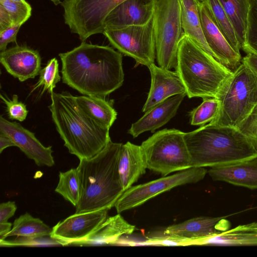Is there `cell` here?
I'll list each match as a JSON object with an SVG mask.
<instances>
[{"label":"cell","mask_w":257,"mask_h":257,"mask_svg":"<svg viewBox=\"0 0 257 257\" xmlns=\"http://www.w3.org/2000/svg\"><path fill=\"white\" fill-rule=\"evenodd\" d=\"M59 56L63 82L83 95L104 97L123 84L122 55L112 47L83 41Z\"/></svg>","instance_id":"cell-1"},{"label":"cell","mask_w":257,"mask_h":257,"mask_svg":"<svg viewBox=\"0 0 257 257\" xmlns=\"http://www.w3.org/2000/svg\"><path fill=\"white\" fill-rule=\"evenodd\" d=\"M49 108L56 128L69 152L80 160L100 152L111 141L109 128L87 115L69 92H52Z\"/></svg>","instance_id":"cell-2"},{"label":"cell","mask_w":257,"mask_h":257,"mask_svg":"<svg viewBox=\"0 0 257 257\" xmlns=\"http://www.w3.org/2000/svg\"><path fill=\"white\" fill-rule=\"evenodd\" d=\"M122 144L110 141L93 157L80 160L76 169L81 196L76 212L109 210L124 192L118 169Z\"/></svg>","instance_id":"cell-3"},{"label":"cell","mask_w":257,"mask_h":257,"mask_svg":"<svg viewBox=\"0 0 257 257\" xmlns=\"http://www.w3.org/2000/svg\"><path fill=\"white\" fill-rule=\"evenodd\" d=\"M191 167L223 166L251 159L257 152L237 128L209 123L184 133Z\"/></svg>","instance_id":"cell-4"},{"label":"cell","mask_w":257,"mask_h":257,"mask_svg":"<svg viewBox=\"0 0 257 257\" xmlns=\"http://www.w3.org/2000/svg\"><path fill=\"white\" fill-rule=\"evenodd\" d=\"M176 72L189 98L215 97L232 71L204 51L184 34L179 43Z\"/></svg>","instance_id":"cell-5"},{"label":"cell","mask_w":257,"mask_h":257,"mask_svg":"<svg viewBox=\"0 0 257 257\" xmlns=\"http://www.w3.org/2000/svg\"><path fill=\"white\" fill-rule=\"evenodd\" d=\"M216 117L210 123L237 128L257 104V75L242 63L221 86Z\"/></svg>","instance_id":"cell-6"},{"label":"cell","mask_w":257,"mask_h":257,"mask_svg":"<svg viewBox=\"0 0 257 257\" xmlns=\"http://www.w3.org/2000/svg\"><path fill=\"white\" fill-rule=\"evenodd\" d=\"M184 133L175 128L158 131L141 145L147 169L167 176L191 167Z\"/></svg>","instance_id":"cell-7"},{"label":"cell","mask_w":257,"mask_h":257,"mask_svg":"<svg viewBox=\"0 0 257 257\" xmlns=\"http://www.w3.org/2000/svg\"><path fill=\"white\" fill-rule=\"evenodd\" d=\"M153 15L156 58L159 66L175 68L184 32L180 0H153Z\"/></svg>","instance_id":"cell-8"},{"label":"cell","mask_w":257,"mask_h":257,"mask_svg":"<svg viewBox=\"0 0 257 257\" xmlns=\"http://www.w3.org/2000/svg\"><path fill=\"white\" fill-rule=\"evenodd\" d=\"M103 34L118 52L148 67L154 63L156 44L153 18L147 23L115 29H106Z\"/></svg>","instance_id":"cell-9"},{"label":"cell","mask_w":257,"mask_h":257,"mask_svg":"<svg viewBox=\"0 0 257 257\" xmlns=\"http://www.w3.org/2000/svg\"><path fill=\"white\" fill-rule=\"evenodd\" d=\"M207 172L204 167H192L170 176L132 186L124 191L114 207L118 213L133 209L176 187L197 183L204 178Z\"/></svg>","instance_id":"cell-10"},{"label":"cell","mask_w":257,"mask_h":257,"mask_svg":"<svg viewBox=\"0 0 257 257\" xmlns=\"http://www.w3.org/2000/svg\"><path fill=\"white\" fill-rule=\"evenodd\" d=\"M108 210L75 212L58 222L52 228L50 236L63 246L77 245L87 239L107 218Z\"/></svg>","instance_id":"cell-11"},{"label":"cell","mask_w":257,"mask_h":257,"mask_svg":"<svg viewBox=\"0 0 257 257\" xmlns=\"http://www.w3.org/2000/svg\"><path fill=\"white\" fill-rule=\"evenodd\" d=\"M0 133L10 137L29 158L34 161L38 166L52 167L54 164L52 147H45L36 138L34 133L24 127L21 124L10 121L0 117Z\"/></svg>","instance_id":"cell-12"},{"label":"cell","mask_w":257,"mask_h":257,"mask_svg":"<svg viewBox=\"0 0 257 257\" xmlns=\"http://www.w3.org/2000/svg\"><path fill=\"white\" fill-rule=\"evenodd\" d=\"M199 12L205 40L217 61L233 71L241 63V56L231 47L212 20L205 5L199 0Z\"/></svg>","instance_id":"cell-13"},{"label":"cell","mask_w":257,"mask_h":257,"mask_svg":"<svg viewBox=\"0 0 257 257\" xmlns=\"http://www.w3.org/2000/svg\"><path fill=\"white\" fill-rule=\"evenodd\" d=\"M0 62L10 74L21 82L34 78L41 69L39 51L26 45H17L1 52Z\"/></svg>","instance_id":"cell-14"},{"label":"cell","mask_w":257,"mask_h":257,"mask_svg":"<svg viewBox=\"0 0 257 257\" xmlns=\"http://www.w3.org/2000/svg\"><path fill=\"white\" fill-rule=\"evenodd\" d=\"M148 68L151 84L143 112H146L174 95L186 94L185 86L176 72L157 66L155 63L151 64Z\"/></svg>","instance_id":"cell-15"},{"label":"cell","mask_w":257,"mask_h":257,"mask_svg":"<svg viewBox=\"0 0 257 257\" xmlns=\"http://www.w3.org/2000/svg\"><path fill=\"white\" fill-rule=\"evenodd\" d=\"M153 0H124L105 18L104 31L144 25L153 18Z\"/></svg>","instance_id":"cell-16"},{"label":"cell","mask_w":257,"mask_h":257,"mask_svg":"<svg viewBox=\"0 0 257 257\" xmlns=\"http://www.w3.org/2000/svg\"><path fill=\"white\" fill-rule=\"evenodd\" d=\"M224 217L200 216L168 226L164 231L169 235L188 240L195 244L197 240L217 235L224 229L222 227Z\"/></svg>","instance_id":"cell-17"},{"label":"cell","mask_w":257,"mask_h":257,"mask_svg":"<svg viewBox=\"0 0 257 257\" xmlns=\"http://www.w3.org/2000/svg\"><path fill=\"white\" fill-rule=\"evenodd\" d=\"M186 95H174L151 108L132 124L127 133L135 138L145 132H154L165 125L175 115Z\"/></svg>","instance_id":"cell-18"},{"label":"cell","mask_w":257,"mask_h":257,"mask_svg":"<svg viewBox=\"0 0 257 257\" xmlns=\"http://www.w3.org/2000/svg\"><path fill=\"white\" fill-rule=\"evenodd\" d=\"M208 173L214 181L257 189V156L242 161L210 167Z\"/></svg>","instance_id":"cell-19"},{"label":"cell","mask_w":257,"mask_h":257,"mask_svg":"<svg viewBox=\"0 0 257 257\" xmlns=\"http://www.w3.org/2000/svg\"><path fill=\"white\" fill-rule=\"evenodd\" d=\"M118 169L124 191L136 183L146 172V160L141 146L127 142L122 144L118 161Z\"/></svg>","instance_id":"cell-20"},{"label":"cell","mask_w":257,"mask_h":257,"mask_svg":"<svg viewBox=\"0 0 257 257\" xmlns=\"http://www.w3.org/2000/svg\"><path fill=\"white\" fill-rule=\"evenodd\" d=\"M135 226L129 223L119 214L107 217L85 240L77 245H100L117 244L120 238L131 234Z\"/></svg>","instance_id":"cell-21"},{"label":"cell","mask_w":257,"mask_h":257,"mask_svg":"<svg viewBox=\"0 0 257 257\" xmlns=\"http://www.w3.org/2000/svg\"><path fill=\"white\" fill-rule=\"evenodd\" d=\"M180 3L181 20L184 34L216 59L203 34L199 12V0H180Z\"/></svg>","instance_id":"cell-22"},{"label":"cell","mask_w":257,"mask_h":257,"mask_svg":"<svg viewBox=\"0 0 257 257\" xmlns=\"http://www.w3.org/2000/svg\"><path fill=\"white\" fill-rule=\"evenodd\" d=\"M75 100L83 111L101 125L110 128L116 119L117 112L113 100L93 95L75 96Z\"/></svg>","instance_id":"cell-23"},{"label":"cell","mask_w":257,"mask_h":257,"mask_svg":"<svg viewBox=\"0 0 257 257\" xmlns=\"http://www.w3.org/2000/svg\"><path fill=\"white\" fill-rule=\"evenodd\" d=\"M218 244L223 245L257 244V223L239 226L197 241V244Z\"/></svg>","instance_id":"cell-24"},{"label":"cell","mask_w":257,"mask_h":257,"mask_svg":"<svg viewBox=\"0 0 257 257\" xmlns=\"http://www.w3.org/2000/svg\"><path fill=\"white\" fill-rule=\"evenodd\" d=\"M206 7L215 24L231 47L240 54V45L235 29L219 0H200Z\"/></svg>","instance_id":"cell-25"},{"label":"cell","mask_w":257,"mask_h":257,"mask_svg":"<svg viewBox=\"0 0 257 257\" xmlns=\"http://www.w3.org/2000/svg\"><path fill=\"white\" fill-rule=\"evenodd\" d=\"M52 228L40 219L35 218L29 213H26L16 218L11 230L5 237L16 236L31 238L49 236Z\"/></svg>","instance_id":"cell-26"},{"label":"cell","mask_w":257,"mask_h":257,"mask_svg":"<svg viewBox=\"0 0 257 257\" xmlns=\"http://www.w3.org/2000/svg\"><path fill=\"white\" fill-rule=\"evenodd\" d=\"M219 1L232 24L242 48L245 35L249 0Z\"/></svg>","instance_id":"cell-27"},{"label":"cell","mask_w":257,"mask_h":257,"mask_svg":"<svg viewBox=\"0 0 257 257\" xmlns=\"http://www.w3.org/2000/svg\"><path fill=\"white\" fill-rule=\"evenodd\" d=\"M59 182L55 191L76 206L81 196V188L76 168L60 172Z\"/></svg>","instance_id":"cell-28"},{"label":"cell","mask_w":257,"mask_h":257,"mask_svg":"<svg viewBox=\"0 0 257 257\" xmlns=\"http://www.w3.org/2000/svg\"><path fill=\"white\" fill-rule=\"evenodd\" d=\"M241 49L257 54V0H249L244 41Z\"/></svg>","instance_id":"cell-29"},{"label":"cell","mask_w":257,"mask_h":257,"mask_svg":"<svg viewBox=\"0 0 257 257\" xmlns=\"http://www.w3.org/2000/svg\"><path fill=\"white\" fill-rule=\"evenodd\" d=\"M219 109V101L215 97H205L202 102L190 112V123L199 125L211 121L216 116Z\"/></svg>","instance_id":"cell-30"},{"label":"cell","mask_w":257,"mask_h":257,"mask_svg":"<svg viewBox=\"0 0 257 257\" xmlns=\"http://www.w3.org/2000/svg\"><path fill=\"white\" fill-rule=\"evenodd\" d=\"M39 75V79L37 83L33 86L31 93L40 87L43 86L41 94L45 91L51 94L53 92V89L57 83L61 80L57 59L53 58L49 60L46 65L41 69Z\"/></svg>","instance_id":"cell-31"},{"label":"cell","mask_w":257,"mask_h":257,"mask_svg":"<svg viewBox=\"0 0 257 257\" xmlns=\"http://www.w3.org/2000/svg\"><path fill=\"white\" fill-rule=\"evenodd\" d=\"M0 5L10 15L13 25H22L32 15V7L26 1L18 2L11 0H0Z\"/></svg>","instance_id":"cell-32"},{"label":"cell","mask_w":257,"mask_h":257,"mask_svg":"<svg viewBox=\"0 0 257 257\" xmlns=\"http://www.w3.org/2000/svg\"><path fill=\"white\" fill-rule=\"evenodd\" d=\"M1 246H57L62 244L57 240L50 236L31 238L24 236H16L13 239L7 240L6 238L0 239Z\"/></svg>","instance_id":"cell-33"},{"label":"cell","mask_w":257,"mask_h":257,"mask_svg":"<svg viewBox=\"0 0 257 257\" xmlns=\"http://www.w3.org/2000/svg\"><path fill=\"white\" fill-rule=\"evenodd\" d=\"M257 151V104L237 128Z\"/></svg>","instance_id":"cell-34"},{"label":"cell","mask_w":257,"mask_h":257,"mask_svg":"<svg viewBox=\"0 0 257 257\" xmlns=\"http://www.w3.org/2000/svg\"><path fill=\"white\" fill-rule=\"evenodd\" d=\"M0 96L6 105V111L10 119L20 121L26 119L29 111L27 109L26 105L22 101H19L17 94L13 95L11 100L7 99L2 94Z\"/></svg>","instance_id":"cell-35"},{"label":"cell","mask_w":257,"mask_h":257,"mask_svg":"<svg viewBox=\"0 0 257 257\" xmlns=\"http://www.w3.org/2000/svg\"><path fill=\"white\" fill-rule=\"evenodd\" d=\"M22 26L12 25L0 32V51L7 49L8 45L12 42L16 43L17 36Z\"/></svg>","instance_id":"cell-36"},{"label":"cell","mask_w":257,"mask_h":257,"mask_svg":"<svg viewBox=\"0 0 257 257\" xmlns=\"http://www.w3.org/2000/svg\"><path fill=\"white\" fill-rule=\"evenodd\" d=\"M17 210V206L14 201H8L0 204V223L8 222Z\"/></svg>","instance_id":"cell-37"},{"label":"cell","mask_w":257,"mask_h":257,"mask_svg":"<svg viewBox=\"0 0 257 257\" xmlns=\"http://www.w3.org/2000/svg\"><path fill=\"white\" fill-rule=\"evenodd\" d=\"M13 25L10 15L6 10L0 5V32Z\"/></svg>","instance_id":"cell-38"},{"label":"cell","mask_w":257,"mask_h":257,"mask_svg":"<svg viewBox=\"0 0 257 257\" xmlns=\"http://www.w3.org/2000/svg\"><path fill=\"white\" fill-rule=\"evenodd\" d=\"M241 62L248 67L257 75V54L248 53L242 58Z\"/></svg>","instance_id":"cell-39"},{"label":"cell","mask_w":257,"mask_h":257,"mask_svg":"<svg viewBox=\"0 0 257 257\" xmlns=\"http://www.w3.org/2000/svg\"><path fill=\"white\" fill-rule=\"evenodd\" d=\"M14 146L16 147V145L10 137L0 133V153L7 148Z\"/></svg>","instance_id":"cell-40"},{"label":"cell","mask_w":257,"mask_h":257,"mask_svg":"<svg viewBox=\"0 0 257 257\" xmlns=\"http://www.w3.org/2000/svg\"><path fill=\"white\" fill-rule=\"evenodd\" d=\"M12 226L10 222L0 223V239L3 238L11 230Z\"/></svg>","instance_id":"cell-41"},{"label":"cell","mask_w":257,"mask_h":257,"mask_svg":"<svg viewBox=\"0 0 257 257\" xmlns=\"http://www.w3.org/2000/svg\"><path fill=\"white\" fill-rule=\"evenodd\" d=\"M51 2L54 5L57 6L59 4H60L61 2V0H48Z\"/></svg>","instance_id":"cell-42"},{"label":"cell","mask_w":257,"mask_h":257,"mask_svg":"<svg viewBox=\"0 0 257 257\" xmlns=\"http://www.w3.org/2000/svg\"><path fill=\"white\" fill-rule=\"evenodd\" d=\"M15 2H24L26 1L25 0H11Z\"/></svg>","instance_id":"cell-43"},{"label":"cell","mask_w":257,"mask_h":257,"mask_svg":"<svg viewBox=\"0 0 257 257\" xmlns=\"http://www.w3.org/2000/svg\"><path fill=\"white\" fill-rule=\"evenodd\" d=\"M256 152H257V151H256Z\"/></svg>","instance_id":"cell-44"}]
</instances>
